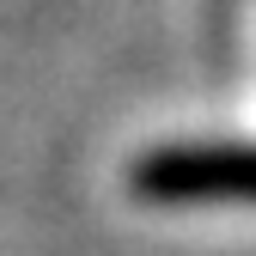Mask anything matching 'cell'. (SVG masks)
<instances>
[{
    "instance_id": "obj_1",
    "label": "cell",
    "mask_w": 256,
    "mask_h": 256,
    "mask_svg": "<svg viewBox=\"0 0 256 256\" xmlns=\"http://www.w3.org/2000/svg\"><path fill=\"white\" fill-rule=\"evenodd\" d=\"M134 196L146 202H256V146H158L134 165Z\"/></svg>"
}]
</instances>
